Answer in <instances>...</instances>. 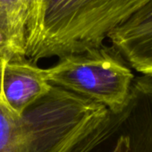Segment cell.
Returning <instances> with one entry per match:
<instances>
[{
    "label": "cell",
    "instance_id": "1",
    "mask_svg": "<svg viewBox=\"0 0 152 152\" xmlns=\"http://www.w3.org/2000/svg\"><path fill=\"white\" fill-rule=\"evenodd\" d=\"M118 116L53 86L20 115L0 107V152H91L111 134Z\"/></svg>",
    "mask_w": 152,
    "mask_h": 152
},
{
    "label": "cell",
    "instance_id": "2",
    "mask_svg": "<svg viewBox=\"0 0 152 152\" xmlns=\"http://www.w3.org/2000/svg\"><path fill=\"white\" fill-rule=\"evenodd\" d=\"M146 0H31L25 56L33 63L99 48Z\"/></svg>",
    "mask_w": 152,
    "mask_h": 152
},
{
    "label": "cell",
    "instance_id": "3",
    "mask_svg": "<svg viewBox=\"0 0 152 152\" xmlns=\"http://www.w3.org/2000/svg\"><path fill=\"white\" fill-rule=\"evenodd\" d=\"M48 83L121 115L129 107L134 75L113 46L102 45L59 58L46 69Z\"/></svg>",
    "mask_w": 152,
    "mask_h": 152
},
{
    "label": "cell",
    "instance_id": "4",
    "mask_svg": "<svg viewBox=\"0 0 152 152\" xmlns=\"http://www.w3.org/2000/svg\"><path fill=\"white\" fill-rule=\"evenodd\" d=\"M107 39L132 68L152 78V0H146Z\"/></svg>",
    "mask_w": 152,
    "mask_h": 152
},
{
    "label": "cell",
    "instance_id": "5",
    "mask_svg": "<svg viewBox=\"0 0 152 152\" xmlns=\"http://www.w3.org/2000/svg\"><path fill=\"white\" fill-rule=\"evenodd\" d=\"M46 69L25 58L9 60L3 72V96L9 111L20 115L52 89Z\"/></svg>",
    "mask_w": 152,
    "mask_h": 152
},
{
    "label": "cell",
    "instance_id": "6",
    "mask_svg": "<svg viewBox=\"0 0 152 152\" xmlns=\"http://www.w3.org/2000/svg\"><path fill=\"white\" fill-rule=\"evenodd\" d=\"M31 0H0V27L25 47V24Z\"/></svg>",
    "mask_w": 152,
    "mask_h": 152
},
{
    "label": "cell",
    "instance_id": "7",
    "mask_svg": "<svg viewBox=\"0 0 152 152\" xmlns=\"http://www.w3.org/2000/svg\"><path fill=\"white\" fill-rule=\"evenodd\" d=\"M0 57L7 61L26 57L24 45L2 27H0Z\"/></svg>",
    "mask_w": 152,
    "mask_h": 152
},
{
    "label": "cell",
    "instance_id": "8",
    "mask_svg": "<svg viewBox=\"0 0 152 152\" xmlns=\"http://www.w3.org/2000/svg\"><path fill=\"white\" fill-rule=\"evenodd\" d=\"M130 151V137L126 135L120 136L110 152H129Z\"/></svg>",
    "mask_w": 152,
    "mask_h": 152
},
{
    "label": "cell",
    "instance_id": "9",
    "mask_svg": "<svg viewBox=\"0 0 152 152\" xmlns=\"http://www.w3.org/2000/svg\"><path fill=\"white\" fill-rule=\"evenodd\" d=\"M7 61L5 60L4 58L0 57V107H2L6 110H8V107L6 104V101L4 99V96H3V88H2V84H3V72H4V68H5V64Z\"/></svg>",
    "mask_w": 152,
    "mask_h": 152
}]
</instances>
